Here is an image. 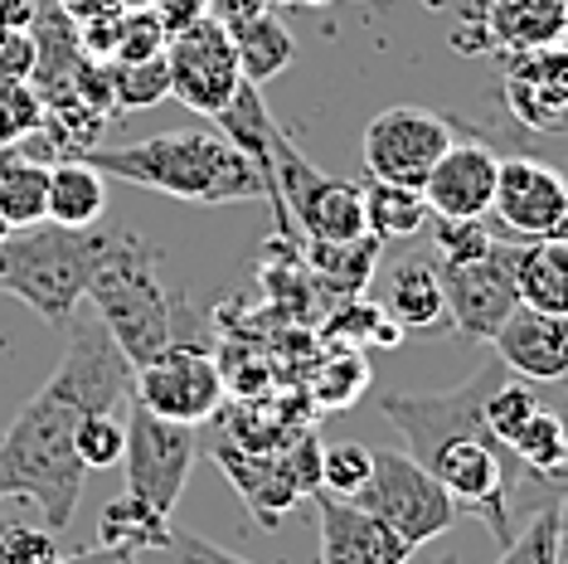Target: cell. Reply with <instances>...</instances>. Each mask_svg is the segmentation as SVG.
<instances>
[{"label": "cell", "mask_w": 568, "mask_h": 564, "mask_svg": "<svg viewBox=\"0 0 568 564\" xmlns=\"http://www.w3.org/2000/svg\"><path fill=\"white\" fill-rule=\"evenodd\" d=\"M132 394V361L118 351L98 316H73L63 326V361L30 404L0 433V496L30 502L49 531H63L79 511L88 467L73 447L83 414L112 409Z\"/></svg>", "instance_id": "obj_1"}, {"label": "cell", "mask_w": 568, "mask_h": 564, "mask_svg": "<svg viewBox=\"0 0 568 564\" xmlns=\"http://www.w3.org/2000/svg\"><path fill=\"white\" fill-rule=\"evenodd\" d=\"M102 175H118L126 185L156 190L180 204H243L267 200L277 214L273 181L257 171L253 157L229 141L219 127H195V132H161L146 141H126V147H88L79 151Z\"/></svg>", "instance_id": "obj_2"}, {"label": "cell", "mask_w": 568, "mask_h": 564, "mask_svg": "<svg viewBox=\"0 0 568 564\" xmlns=\"http://www.w3.org/2000/svg\"><path fill=\"white\" fill-rule=\"evenodd\" d=\"M88 302L132 365L156 361L180 341H204L195 316H190V302L161 278V253L146 239H136L132 229L98 239Z\"/></svg>", "instance_id": "obj_3"}, {"label": "cell", "mask_w": 568, "mask_h": 564, "mask_svg": "<svg viewBox=\"0 0 568 564\" xmlns=\"http://www.w3.org/2000/svg\"><path fill=\"white\" fill-rule=\"evenodd\" d=\"M93 259L98 234H88V229H63L54 220L6 229V239H0V292L24 302L54 331H63L88 302Z\"/></svg>", "instance_id": "obj_4"}, {"label": "cell", "mask_w": 568, "mask_h": 564, "mask_svg": "<svg viewBox=\"0 0 568 564\" xmlns=\"http://www.w3.org/2000/svg\"><path fill=\"white\" fill-rule=\"evenodd\" d=\"M273 190H277V229L292 234L302 229L306 243H351L365 239V185L335 181L316 171L312 161L287 141V132H273Z\"/></svg>", "instance_id": "obj_5"}, {"label": "cell", "mask_w": 568, "mask_h": 564, "mask_svg": "<svg viewBox=\"0 0 568 564\" xmlns=\"http://www.w3.org/2000/svg\"><path fill=\"white\" fill-rule=\"evenodd\" d=\"M351 502L365 506L369 516H379L389 531H398L413 550L447 535L462 516L447 486L413 453H369V477Z\"/></svg>", "instance_id": "obj_6"}, {"label": "cell", "mask_w": 568, "mask_h": 564, "mask_svg": "<svg viewBox=\"0 0 568 564\" xmlns=\"http://www.w3.org/2000/svg\"><path fill=\"white\" fill-rule=\"evenodd\" d=\"M200 457V433L195 423H175L161 419L151 409H141L132 400L126 414V447H122V467H126V492L136 502H146L151 511L171 516L185 496V482L195 472Z\"/></svg>", "instance_id": "obj_7"}, {"label": "cell", "mask_w": 568, "mask_h": 564, "mask_svg": "<svg viewBox=\"0 0 568 564\" xmlns=\"http://www.w3.org/2000/svg\"><path fill=\"white\" fill-rule=\"evenodd\" d=\"M568 40V0H467L447 30L452 54L510 59Z\"/></svg>", "instance_id": "obj_8"}, {"label": "cell", "mask_w": 568, "mask_h": 564, "mask_svg": "<svg viewBox=\"0 0 568 564\" xmlns=\"http://www.w3.org/2000/svg\"><path fill=\"white\" fill-rule=\"evenodd\" d=\"M452 141H457V127H452L443 112L398 102V108H384L365 122L359 151H365V171L374 181H394V185L418 190Z\"/></svg>", "instance_id": "obj_9"}, {"label": "cell", "mask_w": 568, "mask_h": 564, "mask_svg": "<svg viewBox=\"0 0 568 564\" xmlns=\"http://www.w3.org/2000/svg\"><path fill=\"white\" fill-rule=\"evenodd\" d=\"M132 400L175 423H204L224 404V370L204 341H180L156 361L132 365Z\"/></svg>", "instance_id": "obj_10"}, {"label": "cell", "mask_w": 568, "mask_h": 564, "mask_svg": "<svg viewBox=\"0 0 568 564\" xmlns=\"http://www.w3.org/2000/svg\"><path fill=\"white\" fill-rule=\"evenodd\" d=\"M165 73H171V98H180L190 112L200 118H219V112L234 102L243 79V63L234 54V40L224 34V24L214 16L195 20L190 30L171 34L165 44Z\"/></svg>", "instance_id": "obj_11"}, {"label": "cell", "mask_w": 568, "mask_h": 564, "mask_svg": "<svg viewBox=\"0 0 568 564\" xmlns=\"http://www.w3.org/2000/svg\"><path fill=\"white\" fill-rule=\"evenodd\" d=\"M515 249L520 243L496 239L490 253H481L476 263L443 268V292H447V312H452V331L457 336L490 345V336L520 306V292H515Z\"/></svg>", "instance_id": "obj_12"}, {"label": "cell", "mask_w": 568, "mask_h": 564, "mask_svg": "<svg viewBox=\"0 0 568 564\" xmlns=\"http://www.w3.org/2000/svg\"><path fill=\"white\" fill-rule=\"evenodd\" d=\"M490 214H496L500 229H506L515 243L568 234V181H564V171L549 165V161H539V157H500Z\"/></svg>", "instance_id": "obj_13"}, {"label": "cell", "mask_w": 568, "mask_h": 564, "mask_svg": "<svg viewBox=\"0 0 568 564\" xmlns=\"http://www.w3.org/2000/svg\"><path fill=\"white\" fill-rule=\"evenodd\" d=\"M500 98L525 132L568 137V40L506 59Z\"/></svg>", "instance_id": "obj_14"}, {"label": "cell", "mask_w": 568, "mask_h": 564, "mask_svg": "<svg viewBox=\"0 0 568 564\" xmlns=\"http://www.w3.org/2000/svg\"><path fill=\"white\" fill-rule=\"evenodd\" d=\"M496 175H500V157L486 141L457 137L452 147L437 157V165L423 181V200H428L433 220H486L490 214V195H496Z\"/></svg>", "instance_id": "obj_15"}, {"label": "cell", "mask_w": 568, "mask_h": 564, "mask_svg": "<svg viewBox=\"0 0 568 564\" xmlns=\"http://www.w3.org/2000/svg\"><path fill=\"white\" fill-rule=\"evenodd\" d=\"M316 531H321V564H408L413 545L389 531L379 516L355 506L351 496L312 492Z\"/></svg>", "instance_id": "obj_16"}, {"label": "cell", "mask_w": 568, "mask_h": 564, "mask_svg": "<svg viewBox=\"0 0 568 564\" xmlns=\"http://www.w3.org/2000/svg\"><path fill=\"white\" fill-rule=\"evenodd\" d=\"M379 306L394 316V326L404 336L433 341L452 331V312H447V292H443V268L428 253H404L384 268L379 278Z\"/></svg>", "instance_id": "obj_17"}, {"label": "cell", "mask_w": 568, "mask_h": 564, "mask_svg": "<svg viewBox=\"0 0 568 564\" xmlns=\"http://www.w3.org/2000/svg\"><path fill=\"white\" fill-rule=\"evenodd\" d=\"M490 345H496V361L529 384L568 380V316L515 306L506 316V326L490 336Z\"/></svg>", "instance_id": "obj_18"}, {"label": "cell", "mask_w": 568, "mask_h": 564, "mask_svg": "<svg viewBox=\"0 0 568 564\" xmlns=\"http://www.w3.org/2000/svg\"><path fill=\"white\" fill-rule=\"evenodd\" d=\"M515 292L529 312L568 316V234L525 239L515 249Z\"/></svg>", "instance_id": "obj_19"}, {"label": "cell", "mask_w": 568, "mask_h": 564, "mask_svg": "<svg viewBox=\"0 0 568 564\" xmlns=\"http://www.w3.org/2000/svg\"><path fill=\"white\" fill-rule=\"evenodd\" d=\"M108 210V175L79 157L49 161V220L63 229H93Z\"/></svg>", "instance_id": "obj_20"}, {"label": "cell", "mask_w": 568, "mask_h": 564, "mask_svg": "<svg viewBox=\"0 0 568 564\" xmlns=\"http://www.w3.org/2000/svg\"><path fill=\"white\" fill-rule=\"evenodd\" d=\"M224 34L234 40V54L243 63V79L257 83V88H263L267 79H277V73L296 59V40H292L287 24H282L277 6H267V10H257V16L239 20L234 30H224Z\"/></svg>", "instance_id": "obj_21"}, {"label": "cell", "mask_w": 568, "mask_h": 564, "mask_svg": "<svg viewBox=\"0 0 568 564\" xmlns=\"http://www.w3.org/2000/svg\"><path fill=\"white\" fill-rule=\"evenodd\" d=\"M0 220L10 229L49 220V161L40 157H0Z\"/></svg>", "instance_id": "obj_22"}, {"label": "cell", "mask_w": 568, "mask_h": 564, "mask_svg": "<svg viewBox=\"0 0 568 564\" xmlns=\"http://www.w3.org/2000/svg\"><path fill=\"white\" fill-rule=\"evenodd\" d=\"M428 200L423 190L413 185H394V181H374L365 185V224L379 243H398V239H413L428 229Z\"/></svg>", "instance_id": "obj_23"}, {"label": "cell", "mask_w": 568, "mask_h": 564, "mask_svg": "<svg viewBox=\"0 0 568 564\" xmlns=\"http://www.w3.org/2000/svg\"><path fill=\"white\" fill-rule=\"evenodd\" d=\"M306 263L321 288H335L341 298H359V292L374 282V268H379V239H351V243H306Z\"/></svg>", "instance_id": "obj_24"}, {"label": "cell", "mask_w": 568, "mask_h": 564, "mask_svg": "<svg viewBox=\"0 0 568 564\" xmlns=\"http://www.w3.org/2000/svg\"><path fill=\"white\" fill-rule=\"evenodd\" d=\"M214 127L234 141L243 157H253L257 171L273 181V132H277V122H273V112H267L263 93H257V83H243L234 93V102H229V108L214 118ZM273 195H277V190H273Z\"/></svg>", "instance_id": "obj_25"}, {"label": "cell", "mask_w": 568, "mask_h": 564, "mask_svg": "<svg viewBox=\"0 0 568 564\" xmlns=\"http://www.w3.org/2000/svg\"><path fill=\"white\" fill-rule=\"evenodd\" d=\"M510 453H515V463H520L525 472H535V477L564 482L568 477V419L539 404L535 419L515 433Z\"/></svg>", "instance_id": "obj_26"}, {"label": "cell", "mask_w": 568, "mask_h": 564, "mask_svg": "<svg viewBox=\"0 0 568 564\" xmlns=\"http://www.w3.org/2000/svg\"><path fill=\"white\" fill-rule=\"evenodd\" d=\"M165 535H171V516H161V511H151L146 502H136L132 492H122L118 502H108L98 516V545H118L126 555L156 550Z\"/></svg>", "instance_id": "obj_27"}, {"label": "cell", "mask_w": 568, "mask_h": 564, "mask_svg": "<svg viewBox=\"0 0 568 564\" xmlns=\"http://www.w3.org/2000/svg\"><path fill=\"white\" fill-rule=\"evenodd\" d=\"M326 341L365 351V345H398V341H404V331L394 326V316L384 312L379 302H369L365 292H359V298H341V306L331 312Z\"/></svg>", "instance_id": "obj_28"}, {"label": "cell", "mask_w": 568, "mask_h": 564, "mask_svg": "<svg viewBox=\"0 0 568 564\" xmlns=\"http://www.w3.org/2000/svg\"><path fill=\"white\" fill-rule=\"evenodd\" d=\"M108 73V93L118 112H136V108H156L171 98V73H165V54L146 59V63H102Z\"/></svg>", "instance_id": "obj_29"}, {"label": "cell", "mask_w": 568, "mask_h": 564, "mask_svg": "<svg viewBox=\"0 0 568 564\" xmlns=\"http://www.w3.org/2000/svg\"><path fill=\"white\" fill-rule=\"evenodd\" d=\"M369 394V361L355 345H341V355H326L312 380V400L321 409H355Z\"/></svg>", "instance_id": "obj_30"}, {"label": "cell", "mask_w": 568, "mask_h": 564, "mask_svg": "<svg viewBox=\"0 0 568 564\" xmlns=\"http://www.w3.org/2000/svg\"><path fill=\"white\" fill-rule=\"evenodd\" d=\"M545 404L535 390H529V380H520V375H506L496 384V390L486 394V429L496 433V443H515V433L525 429L529 419H535V409Z\"/></svg>", "instance_id": "obj_31"}, {"label": "cell", "mask_w": 568, "mask_h": 564, "mask_svg": "<svg viewBox=\"0 0 568 564\" xmlns=\"http://www.w3.org/2000/svg\"><path fill=\"white\" fill-rule=\"evenodd\" d=\"M44 122H49V108H44V98L34 93V83L0 88V157L24 147Z\"/></svg>", "instance_id": "obj_32"}, {"label": "cell", "mask_w": 568, "mask_h": 564, "mask_svg": "<svg viewBox=\"0 0 568 564\" xmlns=\"http://www.w3.org/2000/svg\"><path fill=\"white\" fill-rule=\"evenodd\" d=\"M428 234H433V259L437 268H457V263H476L481 253H490V234L486 220H428Z\"/></svg>", "instance_id": "obj_33"}, {"label": "cell", "mask_w": 568, "mask_h": 564, "mask_svg": "<svg viewBox=\"0 0 568 564\" xmlns=\"http://www.w3.org/2000/svg\"><path fill=\"white\" fill-rule=\"evenodd\" d=\"M496 564H559V525H554V502L535 506L510 545H500Z\"/></svg>", "instance_id": "obj_34"}, {"label": "cell", "mask_w": 568, "mask_h": 564, "mask_svg": "<svg viewBox=\"0 0 568 564\" xmlns=\"http://www.w3.org/2000/svg\"><path fill=\"white\" fill-rule=\"evenodd\" d=\"M73 447H79L83 467H112L122 463V447H126V423L112 414V409H98V414H83L79 429H73Z\"/></svg>", "instance_id": "obj_35"}, {"label": "cell", "mask_w": 568, "mask_h": 564, "mask_svg": "<svg viewBox=\"0 0 568 564\" xmlns=\"http://www.w3.org/2000/svg\"><path fill=\"white\" fill-rule=\"evenodd\" d=\"M0 564H63L59 531H49L44 521H10L0 531Z\"/></svg>", "instance_id": "obj_36"}, {"label": "cell", "mask_w": 568, "mask_h": 564, "mask_svg": "<svg viewBox=\"0 0 568 564\" xmlns=\"http://www.w3.org/2000/svg\"><path fill=\"white\" fill-rule=\"evenodd\" d=\"M165 44H171V30L156 20V10H122V30H118V49L112 59L118 63H146L161 59ZM108 59V63H112Z\"/></svg>", "instance_id": "obj_37"}, {"label": "cell", "mask_w": 568, "mask_h": 564, "mask_svg": "<svg viewBox=\"0 0 568 564\" xmlns=\"http://www.w3.org/2000/svg\"><path fill=\"white\" fill-rule=\"evenodd\" d=\"M136 564H253V560L204 541V535H195V531H175L171 525V535H165L156 550H141Z\"/></svg>", "instance_id": "obj_38"}, {"label": "cell", "mask_w": 568, "mask_h": 564, "mask_svg": "<svg viewBox=\"0 0 568 564\" xmlns=\"http://www.w3.org/2000/svg\"><path fill=\"white\" fill-rule=\"evenodd\" d=\"M369 477V447L365 443H326L321 447V486L331 496H355Z\"/></svg>", "instance_id": "obj_39"}, {"label": "cell", "mask_w": 568, "mask_h": 564, "mask_svg": "<svg viewBox=\"0 0 568 564\" xmlns=\"http://www.w3.org/2000/svg\"><path fill=\"white\" fill-rule=\"evenodd\" d=\"M34 63H40V44L30 30H0V88L30 83Z\"/></svg>", "instance_id": "obj_40"}, {"label": "cell", "mask_w": 568, "mask_h": 564, "mask_svg": "<svg viewBox=\"0 0 568 564\" xmlns=\"http://www.w3.org/2000/svg\"><path fill=\"white\" fill-rule=\"evenodd\" d=\"M151 10H156V20L165 24L171 34L190 30L195 20L210 16V0H151Z\"/></svg>", "instance_id": "obj_41"}, {"label": "cell", "mask_w": 568, "mask_h": 564, "mask_svg": "<svg viewBox=\"0 0 568 564\" xmlns=\"http://www.w3.org/2000/svg\"><path fill=\"white\" fill-rule=\"evenodd\" d=\"M40 0H0V30H34Z\"/></svg>", "instance_id": "obj_42"}, {"label": "cell", "mask_w": 568, "mask_h": 564, "mask_svg": "<svg viewBox=\"0 0 568 564\" xmlns=\"http://www.w3.org/2000/svg\"><path fill=\"white\" fill-rule=\"evenodd\" d=\"M63 564H136V555H126L118 545H93V550H73L63 555Z\"/></svg>", "instance_id": "obj_43"}, {"label": "cell", "mask_w": 568, "mask_h": 564, "mask_svg": "<svg viewBox=\"0 0 568 564\" xmlns=\"http://www.w3.org/2000/svg\"><path fill=\"white\" fill-rule=\"evenodd\" d=\"M554 525H559V560H568V477L554 492Z\"/></svg>", "instance_id": "obj_44"}, {"label": "cell", "mask_w": 568, "mask_h": 564, "mask_svg": "<svg viewBox=\"0 0 568 564\" xmlns=\"http://www.w3.org/2000/svg\"><path fill=\"white\" fill-rule=\"evenodd\" d=\"M118 10H151V0H112Z\"/></svg>", "instance_id": "obj_45"}, {"label": "cell", "mask_w": 568, "mask_h": 564, "mask_svg": "<svg viewBox=\"0 0 568 564\" xmlns=\"http://www.w3.org/2000/svg\"><path fill=\"white\" fill-rule=\"evenodd\" d=\"M428 564H457V550H437V555Z\"/></svg>", "instance_id": "obj_46"}, {"label": "cell", "mask_w": 568, "mask_h": 564, "mask_svg": "<svg viewBox=\"0 0 568 564\" xmlns=\"http://www.w3.org/2000/svg\"><path fill=\"white\" fill-rule=\"evenodd\" d=\"M302 6H331V0H302Z\"/></svg>", "instance_id": "obj_47"}, {"label": "cell", "mask_w": 568, "mask_h": 564, "mask_svg": "<svg viewBox=\"0 0 568 564\" xmlns=\"http://www.w3.org/2000/svg\"><path fill=\"white\" fill-rule=\"evenodd\" d=\"M267 6H296V0H267Z\"/></svg>", "instance_id": "obj_48"}, {"label": "cell", "mask_w": 568, "mask_h": 564, "mask_svg": "<svg viewBox=\"0 0 568 564\" xmlns=\"http://www.w3.org/2000/svg\"><path fill=\"white\" fill-rule=\"evenodd\" d=\"M6 229H10V224H6V220H0V239H6Z\"/></svg>", "instance_id": "obj_49"}, {"label": "cell", "mask_w": 568, "mask_h": 564, "mask_svg": "<svg viewBox=\"0 0 568 564\" xmlns=\"http://www.w3.org/2000/svg\"><path fill=\"white\" fill-rule=\"evenodd\" d=\"M428 6H443V0H428Z\"/></svg>", "instance_id": "obj_50"}, {"label": "cell", "mask_w": 568, "mask_h": 564, "mask_svg": "<svg viewBox=\"0 0 568 564\" xmlns=\"http://www.w3.org/2000/svg\"><path fill=\"white\" fill-rule=\"evenodd\" d=\"M559 564H568V560H559Z\"/></svg>", "instance_id": "obj_51"}]
</instances>
